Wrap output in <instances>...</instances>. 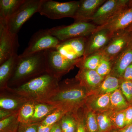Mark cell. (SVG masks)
I'll list each match as a JSON object with an SVG mask.
<instances>
[{
  "label": "cell",
  "mask_w": 132,
  "mask_h": 132,
  "mask_svg": "<svg viewBox=\"0 0 132 132\" xmlns=\"http://www.w3.org/2000/svg\"><path fill=\"white\" fill-rule=\"evenodd\" d=\"M89 92L75 78L59 83L57 88L46 99L40 102L76 112L86 101Z\"/></svg>",
  "instance_id": "obj_1"
},
{
  "label": "cell",
  "mask_w": 132,
  "mask_h": 132,
  "mask_svg": "<svg viewBox=\"0 0 132 132\" xmlns=\"http://www.w3.org/2000/svg\"><path fill=\"white\" fill-rule=\"evenodd\" d=\"M59 80V79L46 72L14 89L9 88L15 94L25 98L28 101L40 102L57 88Z\"/></svg>",
  "instance_id": "obj_2"
},
{
  "label": "cell",
  "mask_w": 132,
  "mask_h": 132,
  "mask_svg": "<svg viewBox=\"0 0 132 132\" xmlns=\"http://www.w3.org/2000/svg\"><path fill=\"white\" fill-rule=\"evenodd\" d=\"M20 57L8 85L18 86L46 72L44 51Z\"/></svg>",
  "instance_id": "obj_3"
},
{
  "label": "cell",
  "mask_w": 132,
  "mask_h": 132,
  "mask_svg": "<svg viewBox=\"0 0 132 132\" xmlns=\"http://www.w3.org/2000/svg\"><path fill=\"white\" fill-rule=\"evenodd\" d=\"M97 26L88 22H75L68 26H59L48 29L50 34L60 42L72 39L87 38L93 34Z\"/></svg>",
  "instance_id": "obj_4"
},
{
  "label": "cell",
  "mask_w": 132,
  "mask_h": 132,
  "mask_svg": "<svg viewBox=\"0 0 132 132\" xmlns=\"http://www.w3.org/2000/svg\"><path fill=\"white\" fill-rule=\"evenodd\" d=\"M80 3V1L60 2L52 0H42L39 13L52 20L65 17L73 18Z\"/></svg>",
  "instance_id": "obj_5"
},
{
  "label": "cell",
  "mask_w": 132,
  "mask_h": 132,
  "mask_svg": "<svg viewBox=\"0 0 132 132\" xmlns=\"http://www.w3.org/2000/svg\"><path fill=\"white\" fill-rule=\"evenodd\" d=\"M44 52L46 71L60 80L62 76L76 66L81 59L75 61L69 60L54 48Z\"/></svg>",
  "instance_id": "obj_6"
},
{
  "label": "cell",
  "mask_w": 132,
  "mask_h": 132,
  "mask_svg": "<svg viewBox=\"0 0 132 132\" xmlns=\"http://www.w3.org/2000/svg\"><path fill=\"white\" fill-rule=\"evenodd\" d=\"M42 0H25L16 12L6 21L10 32L17 34L24 23L33 15L39 12Z\"/></svg>",
  "instance_id": "obj_7"
},
{
  "label": "cell",
  "mask_w": 132,
  "mask_h": 132,
  "mask_svg": "<svg viewBox=\"0 0 132 132\" xmlns=\"http://www.w3.org/2000/svg\"><path fill=\"white\" fill-rule=\"evenodd\" d=\"M61 42L52 35L47 29H42L33 35L29 42L27 47L20 55L25 57L42 51L55 48Z\"/></svg>",
  "instance_id": "obj_8"
},
{
  "label": "cell",
  "mask_w": 132,
  "mask_h": 132,
  "mask_svg": "<svg viewBox=\"0 0 132 132\" xmlns=\"http://www.w3.org/2000/svg\"><path fill=\"white\" fill-rule=\"evenodd\" d=\"M19 46L17 34L10 32L6 21L0 19V65L17 54Z\"/></svg>",
  "instance_id": "obj_9"
},
{
  "label": "cell",
  "mask_w": 132,
  "mask_h": 132,
  "mask_svg": "<svg viewBox=\"0 0 132 132\" xmlns=\"http://www.w3.org/2000/svg\"><path fill=\"white\" fill-rule=\"evenodd\" d=\"M128 0H108L99 8L91 21L97 26L105 23L117 14L127 7Z\"/></svg>",
  "instance_id": "obj_10"
},
{
  "label": "cell",
  "mask_w": 132,
  "mask_h": 132,
  "mask_svg": "<svg viewBox=\"0 0 132 132\" xmlns=\"http://www.w3.org/2000/svg\"><path fill=\"white\" fill-rule=\"evenodd\" d=\"M131 32L126 30L113 34L108 44L100 51L103 56L112 61L130 45Z\"/></svg>",
  "instance_id": "obj_11"
},
{
  "label": "cell",
  "mask_w": 132,
  "mask_h": 132,
  "mask_svg": "<svg viewBox=\"0 0 132 132\" xmlns=\"http://www.w3.org/2000/svg\"><path fill=\"white\" fill-rule=\"evenodd\" d=\"M132 24V1H130L127 7L118 13L105 24L101 26H97L94 32L101 29H106L113 34L116 32L125 30Z\"/></svg>",
  "instance_id": "obj_12"
},
{
  "label": "cell",
  "mask_w": 132,
  "mask_h": 132,
  "mask_svg": "<svg viewBox=\"0 0 132 132\" xmlns=\"http://www.w3.org/2000/svg\"><path fill=\"white\" fill-rule=\"evenodd\" d=\"M87 38H80L61 42L54 48L67 59L78 60L83 58Z\"/></svg>",
  "instance_id": "obj_13"
},
{
  "label": "cell",
  "mask_w": 132,
  "mask_h": 132,
  "mask_svg": "<svg viewBox=\"0 0 132 132\" xmlns=\"http://www.w3.org/2000/svg\"><path fill=\"white\" fill-rule=\"evenodd\" d=\"M113 34L106 29L94 32L87 38L83 58L104 49L108 44Z\"/></svg>",
  "instance_id": "obj_14"
},
{
  "label": "cell",
  "mask_w": 132,
  "mask_h": 132,
  "mask_svg": "<svg viewBox=\"0 0 132 132\" xmlns=\"http://www.w3.org/2000/svg\"><path fill=\"white\" fill-rule=\"evenodd\" d=\"M105 0H82L73 19L75 22H89Z\"/></svg>",
  "instance_id": "obj_15"
},
{
  "label": "cell",
  "mask_w": 132,
  "mask_h": 132,
  "mask_svg": "<svg viewBox=\"0 0 132 132\" xmlns=\"http://www.w3.org/2000/svg\"><path fill=\"white\" fill-rule=\"evenodd\" d=\"M110 75L121 79L126 69L132 64V47L130 46L112 61Z\"/></svg>",
  "instance_id": "obj_16"
},
{
  "label": "cell",
  "mask_w": 132,
  "mask_h": 132,
  "mask_svg": "<svg viewBox=\"0 0 132 132\" xmlns=\"http://www.w3.org/2000/svg\"><path fill=\"white\" fill-rule=\"evenodd\" d=\"M75 78L90 93V90H97L105 78L99 75L95 70L80 69Z\"/></svg>",
  "instance_id": "obj_17"
},
{
  "label": "cell",
  "mask_w": 132,
  "mask_h": 132,
  "mask_svg": "<svg viewBox=\"0 0 132 132\" xmlns=\"http://www.w3.org/2000/svg\"><path fill=\"white\" fill-rule=\"evenodd\" d=\"M17 54L4 62L0 66V87L1 89L8 88L9 80L12 78L15 69L20 59Z\"/></svg>",
  "instance_id": "obj_18"
},
{
  "label": "cell",
  "mask_w": 132,
  "mask_h": 132,
  "mask_svg": "<svg viewBox=\"0 0 132 132\" xmlns=\"http://www.w3.org/2000/svg\"><path fill=\"white\" fill-rule=\"evenodd\" d=\"M110 94H97L90 100L87 101L88 109L96 113L110 110Z\"/></svg>",
  "instance_id": "obj_19"
},
{
  "label": "cell",
  "mask_w": 132,
  "mask_h": 132,
  "mask_svg": "<svg viewBox=\"0 0 132 132\" xmlns=\"http://www.w3.org/2000/svg\"><path fill=\"white\" fill-rule=\"evenodd\" d=\"M28 101L25 98L15 94L14 96L1 95L0 109L16 112Z\"/></svg>",
  "instance_id": "obj_20"
},
{
  "label": "cell",
  "mask_w": 132,
  "mask_h": 132,
  "mask_svg": "<svg viewBox=\"0 0 132 132\" xmlns=\"http://www.w3.org/2000/svg\"><path fill=\"white\" fill-rule=\"evenodd\" d=\"M25 0H1L0 19L7 21Z\"/></svg>",
  "instance_id": "obj_21"
},
{
  "label": "cell",
  "mask_w": 132,
  "mask_h": 132,
  "mask_svg": "<svg viewBox=\"0 0 132 132\" xmlns=\"http://www.w3.org/2000/svg\"><path fill=\"white\" fill-rule=\"evenodd\" d=\"M57 108L47 103L35 102L34 113L31 123H40Z\"/></svg>",
  "instance_id": "obj_22"
},
{
  "label": "cell",
  "mask_w": 132,
  "mask_h": 132,
  "mask_svg": "<svg viewBox=\"0 0 132 132\" xmlns=\"http://www.w3.org/2000/svg\"><path fill=\"white\" fill-rule=\"evenodd\" d=\"M121 79L111 75L105 77L97 89V94H111L120 87Z\"/></svg>",
  "instance_id": "obj_23"
},
{
  "label": "cell",
  "mask_w": 132,
  "mask_h": 132,
  "mask_svg": "<svg viewBox=\"0 0 132 132\" xmlns=\"http://www.w3.org/2000/svg\"><path fill=\"white\" fill-rule=\"evenodd\" d=\"M76 112L67 113L60 120L63 132H76L78 126V115Z\"/></svg>",
  "instance_id": "obj_24"
},
{
  "label": "cell",
  "mask_w": 132,
  "mask_h": 132,
  "mask_svg": "<svg viewBox=\"0 0 132 132\" xmlns=\"http://www.w3.org/2000/svg\"><path fill=\"white\" fill-rule=\"evenodd\" d=\"M103 55L101 51L93 54L85 58H82L76 64L80 69L96 71Z\"/></svg>",
  "instance_id": "obj_25"
},
{
  "label": "cell",
  "mask_w": 132,
  "mask_h": 132,
  "mask_svg": "<svg viewBox=\"0 0 132 132\" xmlns=\"http://www.w3.org/2000/svg\"><path fill=\"white\" fill-rule=\"evenodd\" d=\"M128 107V104L126 101L120 89H118L111 94L110 111H124Z\"/></svg>",
  "instance_id": "obj_26"
},
{
  "label": "cell",
  "mask_w": 132,
  "mask_h": 132,
  "mask_svg": "<svg viewBox=\"0 0 132 132\" xmlns=\"http://www.w3.org/2000/svg\"><path fill=\"white\" fill-rule=\"evenodd\" d=\"M35 102H27L21 107L18 112V120L22 124L31 123L34 113Z\"/></svg>",
  "instance_id": "obj_27"
},
{
  "label": "cell",
  "mask_w": 132,
  "mask_h": 132,
  "mask_svg": "<svg viewBox=\"0 0 132 132\" xmlns=\"http://www.w3.org/2000/svg\"><path fill=\"white\" fill-rule=\"evenodd\" d=\"M83 118L87 132H99L97 113L95 112L88 109Z\"/></svg>",
  "instance_id": "obj_28"
},
{
  "label": "cell",
  "mask_w": 132,
  "mask_h": 132,
  "mask_svg": "<svg viewBox=\"0 0 132 132\" xmlns=\"http://www.w3.org/2000/svg\"><path fill=\"white\" fill-rule=\"evenodd\" d=\"M18 115V112H17L8 118L0 120L1 132H14L15 129L19 126L20 124Z\"/></svg>",
  "instance_id": "obj_29"
},
{
  "label": "cell",
  "mask_w": 132,
  "mask_h": 132,
  "mask_svg": "<svg viewBox=\"0 0 132 132\" xmlns=\"http://www.w3.org/2000/svg\"><path fill=\"white\" fill-rule=\"evenodd\" d=\"M109 111L96 113L99 132H110L113 128L109 117Z\"/></svg>",
  "instance_id": "obj_30"
},
{
  "label": "cell",
  "mask_w": 132,
  "mask_h": 132,
  "mask_svg": "<svg viewBox=\"0 0 132 132\" xmlns=\"http://www.w3.org/2000/svg\"><path fill=\"white\" fill-rule=\"evenodd\" d=\"M68 112H69L63 109L57 108L39 124L48 126H53L60 121L64 115Z\"/></svg>",
  "instance_id": "obj_31"
},
{
  "label": "cell",
  "mask_w": 132,
  "mask_h": 132,
  "mask_svg": "<svg viewBox=\"0 0 132 132\" xmlns=\"http://www.w3.org/2000/svg\"><path fill=\"white\" fill-rule=\"evenodd\" d=\"M125 110L120 111H109V117L113 127L115 128L117 130H120L126 126Z\"/></svg>",
  "instance_id": "obj_32"
},
{
  "label": "cell",
  "mask_w": 132,
  "mask_h": 132,
  "mask_svg": "<svg viewBox=\"0 0 132 132\" xmlns=\"http://www.w3.org/2000/svg\"><path fill=\"white\" fill-rule=\"evenodd\" d=\"M112 68V61L103 55L96 71L99 75L105 78L110 75Z\"/></svg>",
  "instance_id": "obj_33"
},
{
  "label": "cell",
  "mask_w": 132,
  "mask_h": 132,
  "mask_svg": "<svg viewBox=\"0 0 132 132\" xmlns=\"http://www.w3.org/2000/svg\"><path fill=\"white\" fill-rule=\"evenodd\" d=\"M120 90L128 102H132V81L121 79Z\"/></svg>",
  "instance_id": "obj_34"
},
{
  "label": "cell",
  "mask_w": 132,
  "mask_h": 132,
  "mask_svg": "<svg viewBox=\"0 0 132 132\" xmlns=\"http://www.w3.org/2000/svg\"><path fill=\"white\" fill-rule=\"evenodd\" d=\"M39 125V123H20L19 132H38Z\"/></svg>",
  "instance_id": "obj_35"
},
{
  "label": "cell",
  "mask_w": 132,
  "mask_h": 132,
  "mask_svg": "<svg viewBox=\"0 0 132 132\" xmlns=\"http://www.w3.org/2000/svg\"><path fill=\"white\" fill-rule=\"evenodd\" d=\"M125 115L126 126L132 124V106H128L125 110Z\"/></svg>",
  "instance_id": "obj_36"
},
{
  "label": "cell",
  "mask_w": 132,
  "mask_h": 132,
  "mask_svg": "<svg viewBox=\"0 0 132 132\" xmlns=\"http://www.w3.org/2000/svg\"><path fill=\"white\" fill-rule=\"evenodd\" d=\"M121 79L132 81V64L126 69Z\"/></svg>",
  "instance_id": "obj_37"
},
{
  "label": "cell",
  "mask_w": 132,
  "mask_h": 132,
  "mask_svg": "<svg viewBox=\"0 0 132 132\" xmlns=\"http://www.w3.org/2000/svg\"><path fill=\"white\" fill-rule=\"evenodd\" d=\"M17 112H15L12 111L0 109V120L8 118Z\"/></svg>",
  "instance_id": "obj_38"
},
{
  "label": "cell",
  "mask_w": 132,
  "mask_h": 132,
  "mask_svg": "<svg viewBox=\"0 0 132 132\" xmlns=\"http://www.w3.org/2000/svg\"><path fill=\"white\" fill-rule=\"evenodd\" d=\"M76 132H87L83 118L79 117L78 115V126Z\"/></svg>",
  "instance_id": "obj_39"
},
{
  "label": "cell",
  "mask_w": 132,
  "mask_h": 132,
  "mask_svg": "<svg viewBox=\"0 0 132 132\" xmlns=\"http://www.w3.org/2000/svg\"><path fill=\"white\" fill-rule=\"evenodd\" d=\"M50 132H63L61 127L60 121L52 126Z\"/></svg>",
  "instance_id": "obj_40"
},
{
  "label": "cell",
  "mask_w": 132,
  "mask_h": 132,
  "mask_svg": "<svg viewBox=\"0 0 132 132\" xmlns=\"http://www.w3.org/2000/svg\"><path fill=\"white\" fill-rule=\"evenodd\" d=\"M52 126H48L39 125L38 127V132H50Z\"/></svg>",
  "instance_id": "obj_41"
},
{
  "label": "cell",
  "mask_w": 132,
  "mask_h": 132,
  "mask_svg": "<svg viewBox=\"0 0 132 132\" xmlns=\"http://www.w3.org/2000/svg\"><path fill=\"white\" fill-rule=\"evenodd\" d=\"M112 132H132V124L126 126L120 130H115Z\"/></svg>",
  "instance_id": "obj_42"
},
{
  "label": "cell",
  "mask_w": 132,
  "mask_h": 132,
  "mask_svg": "<svg viewBox=\"0 0 132 132\" xmlns=\"http://www.w3.org/2000/svg\"><path fill=\"white\" fill-rule=\"evenodd\" d=\"M125 30L128 31V32H132V24L131 26H130L128 28L126 29H125Z\"/></svg>",
  "instance_id": "obj_43"
},
{
  "label": "cell",
  "mask_w": 132,
  "mask_h": 132,
  "mask_svg": "<svg viewBox=\"0 0 132 132\" xmlns=\"http://www.w3.org/2000/svg\"><path fill=\"white\" fill-rule=\"evenodd\" d=\"M130 46L131 47H132V32H131V41H130Z\"/></svg>",
  "instance_id": "obj_44"
}]
</instances>
